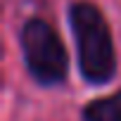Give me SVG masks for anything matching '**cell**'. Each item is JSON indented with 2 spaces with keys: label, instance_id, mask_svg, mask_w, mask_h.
Returning <instances> with one entry per match:
<instances>
[{
  "label": "cell",
  "instance_id": "1",
  "mask_svg": "<svg viewBox=\"0 0 121 121\" xmlns=\"http://www.w3.org/2000/svg\"><path fill=\"white\" fill-rule=\"evenodd\" d=\"M69 26L76 40V62L86 83L104 86L116 76V50L102 10L88 0L69 5Z\"/></svg>",
  "mask_w": 121,
  "mask_h": 121
},
{
  "label": "cell",
  "instance_id": "3",
  "mask_svg": "<svg viewBox=\"0 0 121 121\" xmlns=\"http://www.w3.org/2000/svg\"><path fill=\"white\" fill-rule=\"evenodd\" d=\"M81 116L83 121H121V90L88 102Z\"/></svg>",
  "mask_w": 121,
  "mask_h": 121
},
{
  "label": "cell",
  "instance_id": "2",
  "mask_svg": "<svg viewBox=\"0 0 121 121\" xmlns=\"http://www.w3.org/2000/svg\"><path fill=\"white\" fill-rule=\"evenodd\" d=\"M19 48L29 76L43 86H62L69 76V52L59 33L40 17H29L19 29Z\"/></svg>",
  "mask_w": 121,
  "mask_h": 121
}]
</instances>
